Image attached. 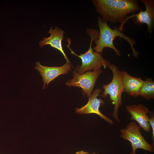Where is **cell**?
<instances>
[{
    "instance_id": "cell-1",
    "label": "cell",
    "mask_w": 154,
    "mask_h": 154,
    "mask_svg": "<svg viewBox=\"0 0 154 154\" xmlns=\"http://www.w3.org/2000/svg\"><path fill=\"white\" fill-rule=\"evenodd\" d=\"M97 12L105 22L122 23L128 14L140 9L136 0H94Z\"/></svg>"
},
{
    "instance_id": "cell-2",
    "label": "cell",
    "mask_w": 154,
    "mask_h": 154,
    "mask_svg": "<svg viewBox=\"0 0 154 154\" xmlns=\"http://www.w3.org/2000/svg\"><path fill=\"white\" fill-rule=\"evenodd\" d=\"M98 23L100 31L98 37L93 40L96 44L93 48L94 50L101 53L104 48L108 47L114 50L117 56H120V52L115 47L113 43L115 38L119 37L125 39L129 44L131 48L133 57H138L139 53L135 50L133 47L134 44L135 43L133 39L126 36L117 27L111 29L101 17H98Z\"/></svg>"
},
{
    "instance_id": "cell-3",
    "label": "cell",
    "mask_w": 154,
    "mask_h": 154,
    "mask_svg": "<svg viewBox=\"0 0 154 154\" xmlns=\"http://www.w3.org/2000/svg\"><path fill=\"white\" fill-rule=\"evenodd\" d=\"M86 32L90 36L91 40L89 48L84 53L78 55L75 53L70 47L71 41L70 38L67 39L68 44L66 45L70 50L71 53L81 60L82 64L76 68L77 72L80 74H83L88 70H98L103 67L106 68L110 64L109 61L103 58L101 53L94 51L92 48V42L98 37L99 32L92 29H87Z\"/></svg>"
},
{
    "instance_id": "cell-4",
    "label": "cell",
    "mask_w": 154,
    "mask_h": 154,
    "mask_svg": "<svg viewBox=\"0 0 154 154\" xmlns=\"http://www.w3.org/2000/svg\"><path fill=\"white\" fill-rule=\"evenodd\" d=\"M108 67L112 72L113 78L110 83L103 85L104 91L101 96L102 97L106 98L108 95H109L110 100L114 106L112 117L114 119L120 122L118 112L119 108L122 104L121 96L124 92L121 72L114 64H110Z\"/></svg>"
},
{
    "instance_id": "cell-5",
    "label": "cell",
    "mask_w": 154,
    "mask_h": 154,
    "mask_svg": "<svg viewBox=\"0 0 154 154\" xmlns=\"http://www.w3.org/2000/svg\"><path fill=\"white\" fill-rule=\"evenodd\" d=\"M140 127L134 121L131 122L126 128L121 129V137L130 142L132 148L130 154H136V150L139 149L153 153V146L149 144L142 135Z\"/></svg>"
},
{
    "instance_id": "cell-6",
    "label": "cell",
    "mask_w": 154,
    "mask_h": 154,
    "mask_svg": "<svg viewBox=\"0 0 154 154\" xmlns=\"http://www.w3.org/2000/svg\"><path fill=\"white\" fill-rule=\"evenodd\" d=\"M102 72L100 69L88 71L80 74L76 71L73 72V78L66 82V85L80 87L88 97L92 94L95 83L99 75Z\"/></svg>"
},
{
    "instance_id": "cell-7",
    "label": "cell",
    "mask_w": 154,
    "mask_h": 154,
    "mask_svg": "<svg viewBox=\"0 0 154 154\" xmlns=\"http://www.w3.org/2000/svg\"><path fill=\"white\" fill-rule=\"evenodd\" d=\"M144 5L145 10L142 9L136 14H132L125 17L123 22L120 25L119 29L123 31V26L129 19L135 18L133 20L134 23L141 25L145 24L147 25L148 32L150 33L152 31L154 23V1L153 0H141Z\"/></svg>"
},
{
    "instance_id": "cell-8",
    "label": "cell",
    "mask_w": 154,
    "mask_h": 154,
    "mask_svg": "<svg viewBox=\"0 0 154 154\" xmlns=\"http://www.w3.org/2000/svg\"><path fill=\"white\" fill-rule=\"evenodd\" d=\"M71 66L72 64L66 62L60 66H44L37 62L35 68L39 72L42 78L44 89L46 84L47 86L50 82L59 76L68 73L71 70Z\"/></svg>"
},
{
    "instance_id": "cell-9",
    "label": "cell",
    "mask_w": 154,
    "mask_h": 154,
    "mask_svg": "<svg viewBox=\"0 0 154 154\" xmlns=\"http://www.w3.org/2000/svg\"><path fill=\"white\" fill-rule=\"evenodd\" d=\"M102 92L99 88L96 89L89 97L88 103L81 108H76V112L79 114H94L99 116L111 125L114 124V122L109 118L101 112L99 108L101 104H104V101L101 98H98Z\"/></svg>"
},
{
    "instance_id": "cell-10",
    "label": "cell",
    "mask_w": 154,
    "mask_h": 154,
    "mask_svg": "<svg viewBox=\"0 0 154 154\" xmlns=\"http://www.w3.org/2000/svg\"><path fill=\"white\" fill-rule=\"evenodd\" d=\"M126 109L127 112L131 115V119L137 121L140 127L144 130L149 132L151 127L149 122V113L148 109L143 104H133L126 105Z\"/></svg>"
},
{
    "instance_id": "cell-11",
    "label": "cell",
    "mask_w": 154,
    "mask_h": 154,
    "mask_svg": "<svg viewBox=\"0 0 154 154\" xmlns=\"http://www.w3.org/2000/svg\"><path fill=\"white\" fill-rule=\"evenodd\" d=\"M48 33L50 34V36L48 37L42 38V40L39 42L40 47L41 48L46 45H50L51 47L59 51L64 56L66 62L71 64L63 50L62 45V42L63 38L64 32L57 26H55L54 29L52 26L51 27Z\"/></svg>"
},
{
    "instance_id": "cell-12",
    "label": "cell",
    "mask_w": 154,
    "mask_h": 154,
    "mask_svg": "<svg viewBox=\"0 0 154 154\" xmlns=\"http://www.w3.org/2000/svg\"><path fill=\"white\" fill-rule=\"evenodd\" d=\"M121 74L124 92L135 97L139 96L144 81L139 78L131 76L126 71L121 72Z\"/></svg>"
},
{
    "instance_id": "cell-13",
    "label": "cell",
    "mask_w": 154,
    "mask_h": 154,
    "mask_svg": "<svg viewBox=\"0 0 154 154\" xmlns=\"http://www.w3.org/2000/svg\"><path fill=\"white\" fill-rule=\"evenodd\" d=\"M141 96L147 100L154 98V82L151 78H147L144 81L139 93Z\"/></svg>"
},
{
    "instance_id": "cell-14",
    "label": "cell",
    "mask_w": 154,
    "mask_h": 154,
    "mask_svg": "<svg viewBox=\"0 0 154 154\" xmlns=\"http://www.w3.org/2000/svg\"><path fill=\"white\" fill-rule=\"evenodd\" d=\"M149 122L152 129V138L153 140L152 145L154 147V114L153 112H149Z\"/></svg>"
},
{
    "instance_id": "cell-15",
    "label": "cell",
    "mask_w": 154,
    "mask_h": 154,
    "mask_svg": "<svg viewBox=\"0 0 154 154\" xmlns=\"http://www.w3.org/2000/svg\"><path fill=\"white\" fill-rule=\"evenodd\" d=\"M75 154H90L89 153L82 150L76 152Z\"/></svg>"
},
{
    "instance_id": "cell-16",
    "label": "cell",
    "mask_w": 154,
    "mask_h": 154,
    "mask_svg": "<svg viewBox=\"0 0 154 154\" xmlns=\"http://www.w3.org/2000/svg\"><path fill=\"white\" fill-rule=\"evenodd\" d=\"M92 154H98L97 153H96L95 152H93V153H92Z\"/></svg>"
}]
</instances>
